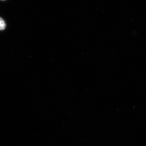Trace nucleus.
Returning <instances> with one entry per match:
<instances>
[{"instance_id": "obj_2", "label": "nucleus", "mask_w": 146, "mask_h": 146, "mask_svg": "<svg viewBox=\"0 0 146 146\" xmlns=\"http://www.w3.org/2000/svg\"><path fill=\"white\" fill-rule=\"evenodd\" d=\"M1 1H5V0H1Z\"/></svg>"}, {"instance_id": "obj_1", "label": "nucleus", "mask_w": 146, "mask_h": 146, "mask_svg": "<svg viewBox=\"0 0 146 146\" xmlns=\"http://www.w3.org/2000/svg\"><path fill=\"white\" fill-rule=\"evenodd\" d=\"M6 25L5 21L2 18L0 17V31H3L5 29Z\"/></svg>"}]
</instances>
